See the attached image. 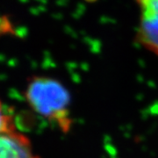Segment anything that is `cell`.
<instances>
[{
	"label": "cell",
	"mask_w": 158,
	"mask_h": 158,
	"mask_svg": "<svg viewBox=\"0 0 158 158\" xmlns=\"http://www.w3.org/2000/svg\"><path fill=\"white\" fill-rule=\"evenodd\" d=\"M14 131H17L14 121L10 115L4 113L2 103L0 102V135Z\"/></svg>",
	"instance_id": "cell-4"
},
{
	"label": "cell",
	"mask_w": 158,
	"mask_h": 158,
	"mask_svg": "<svg viewBox=\"0 0 158 158\" xmlns=\"http://www.w3.org/2000/svg\"><path fill=\"white\" fill-rule=\"evenodd\" d=\"M136 1L141 9L137 42L158 56V0Z\"/></svg>",
	"instance_id": "cell-2"
},
{
	"label": "cell",
	"mask_w": 158,
	"mask_h": 158,
	"mask_svg": "<svg viewBox=\"0 0 158 158\" xmlns=\"http://www.w3.org/2000/svg\"><path fill=\"white\" fill-rule=\"evenodd\" d=\"M88 1H90V0H88Z\"/></svg>",
	"instance_id": "cell-6"
},
{
	"label": "cell",
	"mask_w": 158,
	"mask_h": 158,
	"mask_svg": "<svg viewBox=\"0 0 158 158\" xmlns=\"http://www.w3.org/2000/svg\"><path fill=\"white\" fill-rule=\"evenodd\" d=\"M25 98L34 113L47 119L63 134L72 128L71 96L59 80L45 76H34L27 81Z\"/></svg>",
	"instance_id": "cell-1"
},
{
	"label": "cell",
	"mask_w": 158,
	"mask_h": 158,
	"mask_svg": "<svg viewBox=\"0 0 158 158\" xmlns=\"http://www.w3.org/2000/svg\"><path fill=\"white\" fill-rule=\"evenodd\" d=\"M0 158H40L25 135L14 131L0 135Z\"/></svg>",
	"instance_id": "cell-3"
},
{
	"label": "cell",
	"mask_w": 158,
	"mask_h": 158,
	"mask_svg": "<svg viewBox=\"0 0 158 158\" xmlns=\"http://www.w3.org/2000/svg\"><path fill=\"white\" fill-rule=\"evenodd\" d=\"M14 34V28L8 16H0V35Z\"/></svg>",
	"instance_id": "cell-5"
}]
</instances>
